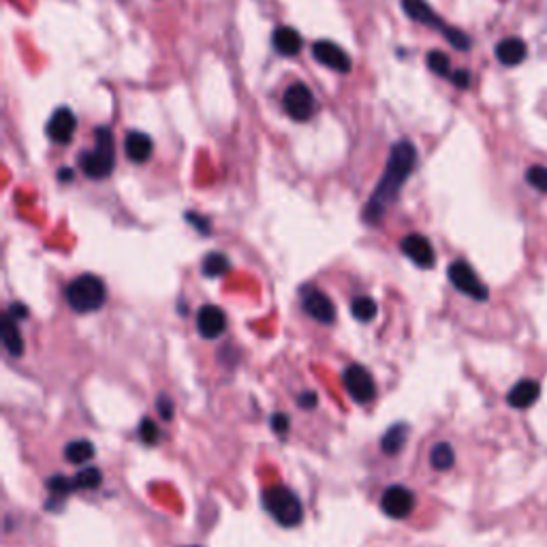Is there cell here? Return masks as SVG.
<instances>
[{"label":"cell","mask_w":547,"mask_h":547,"mask_svg":"<svg viewBox=\"0 0 547 547\" xmlns=\"http://www.w3.org/2000/svg\"><path fill=\"white\" fill-rule=\"evenodd\" d=\"M261 500H264V507L267 514L281 524V526H298V524L304 520L301 500L298 498V494L291 492L289 487L284 486L267 487Z\"/></svg>","instance_id":"4"},{"label":"cell","mask_w":547,"mask_h":547,"mask_svg":"<svg viewBox=\"0 0 547 547\" xmlns=\"http://www.w3.org/2000/svg\"><path fill=\"white\" fill-rule=\"evenodd\" d=\"M351 312H353V317L357 319V321L370 323L372 319L376 317L378 306H376V301H375V300L368 298V295H362V298H355V300H353Z\"/></svg>","instance_id":"24"},{"label":"cell","mask_w":547,"mask_h":547,"mask_svg":"<svg viewBox=\"0 0 547 547\" xmlns=\"http://www.w3.org/2000/svg\"><path fill=\"white\" fill-rule=\"evenodd\" d=\"M400 248H403L406 257H409L417 267H422V270H430V267H434L436 264V253L426 236H419V234L406 236L404 240L400 242Z\"/></svg>","instance_id":"10"},{"label":"cell","mask_w":547,"mask_h":547,"mask_svg":"<svg viewBox=\"0 0 547 547\" xmlns=\"http://www.w3.org/2000/svg\"><path fill=\"white\" fill-rule=\"evenodd\" d=\"M95 148L90 153H84L79 156L81 172L92 180H103L114 172L116 165V148H114V135L107 126H98L95 131Z\"/></svg>","instance_id":"2"},{"label":"cell","mask_w":547,"mask_h":547,"mask_svg":"<svg viewBox=\"0 0 547 547\" xmlns=\"http://www.w3.org/2000/svg\"><path fill=\"white\" fill-rule=\"evenodd\" d=\"M541 395V385L533 378H524V381H517L511 392L507 394V403L514 409H531V406L537 403Z\"/></svg>","instance_id":"15"},{"label":"cell","mask_w":547,"mask_h":547,"mask_svg":"<svg viewBox=\"0 0 547 547\" xmlns=\"http://www.w3.org/2000/svg\"><path fill=\"white\" fill-rule=\"evenodd\" d=\"M139 439H142L145 445L159 443V428H156V423L153 422V419L145 417L144 422L139 423Z\"/></svg>","instance_id":"29"},{"label":"cell","mask_w":547,"mask_h":547,"mask_svg":"<svg viewBox=\"0 0 547 547\" xmlns=\"http://www.w3.org/2000/svg\"><path fill=\"white\" fill-rule=\"evenodd\" d=\"M65 458L71 464H84L95 458V445L90 440H73L65 447Z\"/></svg>","instance_id":"22"},{"label":"cell","mask_w":547,"mask_h":547,"mask_svg":"<svg viewBox=\"0 0 547 547\" xmlns=\"http://www.w3.org/2000/svg\"><path fill=\"white\" fill-rule=\"evenodd\" d=\"M298 404L301 406V409H314V406H317V394H314V392L300 394Z\"/></svg>","instance_id":"33"},{"label":"cell","mask_w":547,"mask_h":547,"mask_svg":"<svg viewBox=\"0 0 547 547\" xmlns=\"http://www.w3.org/2000/svg\"><path fill=\"white\" fill-rule=\"evenodd\" d=\"M75 129H78L75 114L69 107H58L56 112L51 114V118L48 122V137L54 144L67 145V144H71Z\"/></svg>","instance_id":"12"},{"label":"cell","mask_w":547,"mask_h":547,"mask_svg":"<svg viewBox=\"0 0 547 547\" xmlns=\"http://www.w3.org/2000/svg\"><path fill=\"white\" fill-rule=\"evenodd\" d=\"M231 261L227 259V255L223 253H209L206 259H203V276L208 278H218L223 274L229 272Z\"/></svg>","instance_id":"23"},{"label":"cell","mask_w":547,"mask_h":547,"mask_svg":"<svg viewBox=\"0 0 547 547\" xmlns=\"http://www.w3.org/2000/svg\"><path fill=\"white\" fill-rule=\"evenodd\" d=\"M156 409H159V415H161V419H165V422H172L173 413H176V409H173V403L170 398H167V395H159Z\"/></svg>","instance_id":"31"},{"label":"cell","mask_w":547,"mask_h":547,"mask_svg":"<svg viewBox=\"0 0 547 547\" xmlns=\"http://www.w3.org/2000/svg\"><path fill=\"white\" fill-rule=\"evenodd\" d=\"M58 178H60L62 182H67V180H73V172L65 167V170H60V173H58Z\"/></svg>","instance_id":"36"},{"label":"cell","mask_w":547,"mask_h":547,"mask_svg":"<svg viewBox=\"0 0 547 547\" xmlns=\"http://www.w3.org/2000/svg\"><path fill=\"white\" fill-rule=\"evenodd\" d=\"M48 490L58 498H65L67 494L75 492L78 487H75V481L69 479V477L56 475V477H51V479H48Z\"/></svg>","instance_id":"27"},{"label":"cell","mask_w":547,"mask_h":547,"mask_svg":"<svg viewBox=\"0 0 547 547\" xmlns=\"http://www.w3.org/2000/svg\"><path fill=\"white\" fill-rule=\"evenodd\" d=\"M9 317L11 319H26L28 308L24 304H11L9 306Z\"/></svg>","instance_id":"34"},{"label":"cell","mask_w":547,"mask_h":547,"mask_svg":"<svg viewBox=\"0 0 547 547\" xmlns=\"http://www.w3.org/2000/svg\"><path fill=\"white\" fill-rule=\"evenodd\" d=\"M403 9L413 22H419V24H423V26L436 28V31H440L443 34L450 31V26H447L445 22L434 14V9L430 7L426 0H403Z\"/></svg>","instance_id":"14"},{"label":"cell","mask_w":547,"mask_h":547,"mask_svg":"<svg viewBox=\"0 0 547 547\" xmlns=\"http://www.w3.org/2000/svg\"><path fill=\"white\" fill-rule=\"evenodd\" d=\"M154 144L145 133L139 131H131L125 139V153L133 162H145L153 156Z\"/></svg>","instance_id":"17"},{"label":"cell","mask_w":547,"mask_h":547,"mask_svg":"<svg viewBox=\"0 0 547 547\" xmlns=\"http://www.w3.org/2000/svg\"><path fill=\"white\" fill-rule=\"evenodd\" d=\"M447 276H450L453 287H456L459 293L468 295L470 300L487 301V298H490V291H487L486 284L481 283V278L477 276V272L467 261H453L450 270H447Z\"/></svg>","instance_id":"5"},{"label":"cell","mask_w":547,"mask_h":547,"mask_svg":"<svg viewBox=\"0 0 547 547\" xmlns=\"http://www.w3.org/2000/svg\"><path fill=\"white\" fill-rule=\"evenodd\" d=\"M186 220H190V223H193L197 227V229H201V234H209V231H208V220L206 218L195 217V214L190 212V214H186Z\"/></svg>","instance_id":"35"},{"label":"cell","mask_w":547,"mask_h":547,"mask_svg":"<svg viewBox=\"0 0 547 547\" xmlns=\"http://www.w3.org/2000/svg\"><path fill=\"white\" fill-rule=\"evenodd\" d=\"M312 54L321 65L334 69V71L338 73H348L353 67L351 56H348L340 45L331 43V41H317L312 48Z\"/></svg>","instance_id":"11"},{"label":"cell","mask_w":547,"mask_h":547,"mask_svg":"<svg viewBox=\"0 0 547 547\" xmlns=\"http://www.w3.org/2000/svg\"><path fill=\"white\" fill-rule=\"evenodd\" d=\"M451 81L458 86V88H468V86H470V73L464 71V69H459V71L451 73Z\"/></svg>","instance_id":"32"},{"label":"cell","mask_w":547,"mask_h":547,"mask_svg":"<svg viewBox=\"0 0 547 547\" xmlns=\"http://www.w3.org/2000/svg\"><path fill=\"white\" fill-rule=\"evenodd\" d=\"M73 481L78 490H97V487L101 486L103 475L98 473V468H86L79 470V473L73 477Z\"/></svg>","instance_id":"25"},{"label":"cell","mask_w":547,"mask_h":547,"mask_svg":"<svg viewBox=\"0 0 547 547\" xmlns=\"http://www.w3.org/2000/svg\"><path fill=\"white\" fill-rule=\"evenodd\" d=\"M430 464H432L434 470H440V473L450 470L453 464H456V453H453V447L450 443L434 445L432 451H430Z\"/></svg>","instance_id":"21"},{"label":"cell","mask_w":547,"mask_h":547,"mask_svg":"<svg viewBox=\"0 0 547 547\" xmlns=\"http://www.w3.org/2000/svg\"><path fill=\"white\" fill-rule=\"evenodd\" d=\"M197 329L208 340L220 338L227 329V314L214 304L201 306L197 312Z\"/></svg>","instance_id":"13"},{"label":"cell","mask_w":547,"mask_h":547,"mask_svg":"<svg viewBox=\"0 0 547 547\" xmlns=\"http://www.w3.org/2000/svg\"><path fill=\"white\" fill-rule=\"evenodd\" d=\"M526 182L533 186L534 190L547 195V167L543 165H533L531 170L526 172Z\"/></svg>","instance_id":"28"},{"label":"cell","mask_w":547,"mask_h":547,"mask_svg":"<svg viewBox=\"0 0 547 547\" xmlns=\"http://www.w3.org/2000/svg\"><path fill=\"white\" fill-rule=\"evenodd\" d=\"M189 547H197V545H189Z\"/></svg>","instance_id":"37"},{"label":"cell","mask_w":547,"mask_h":547,"mask_svg":"<svg viewBox=\"0 0 547 547\" xmlns=\"http://www.w3.org/2000/svg\"><path fill=\"white\" fill-rule=\"evenodd\" d=\"M274 48L283 56H298L301 50V37L295 28L281 26L274 31Z\"/></svg>","instance_id":"18"},{"label":"cell","mask_w":547,"mask_h":547,"mask_svg":"<svg viewBox=\"0 0 547 547\" xmlns=\"http://www.w3.org/2000/svg\"><path fill=\"white\" fill-rule=\"evenodd\" d=\"M342 385H345L347 394L351 395L357 404H368L376 398V383L364 366H348V368L342 372Z\"/></svg>","instance_id":"6"},{"label":"cell","mask_w":547,"mask_h":547,"mask_svg":"<svg viewBox=\"0 0 547 547\" xmlns=\"http://www.w3.org/2000/svg\"><path fill=\"white\" fill-rule=\"evenodd\" d=\"M428 69L432 73H436V75H440V78H447V75H450L451 78V65H450V58H447L443 51H430L428 54Z\"/></svg>","instance_id":"26"},{"label":"cell","mask_w":547,"mask_h":547,"mask_svg":"<svg viewBox=\"0 0 547 547\" xmlns=\"http://www.w3.org/2000/svg\"><path fill=\"white\" fill-rule=\"evenodd\" d=\"M381 509L394 520H406L415 509V494L404 486H392L383 492Z\"/></svg>","instance_id":"8"},{"label":"cell","mask_w":547,"mask_h":547,"mask_svg":"<svg viewBox=\"0 0 547 547\" xmlns=\"http://www.w3.org/2000/svg\"><path fill=\"white\" fill-rule=\"evenodd\" d=\"M406 439H409V426L406 423H395L385 432L381 440V450L387 453V456H395L404 450Z\"/></svg>","instance_id":"20"},{"label":"cell","mask_w":547,"mask_h":547,"mask_svg":"<svg viewBox=\"0 0 547 547\" xmlns=\"http://www.w3.org/2000/svg\"><path fill=\"white\" fill-rule=\"evenodd\" d=\"M0 336H3V345L9 351V355L20 357V355L24 353V338H22L20 329H17L15 321L9 314L3 319V323H0Z\"/></svg>","instance_id":"19"},{"label":"cell","mask_w":547,"mask_h":547,"mask_svg":"<svg viewBox=\"0 0 547 547\" xmlns=\"http://www.w3.org/2000/svg\"><path fill=\"white\" fill-rule=\"evenodd\" d=\"M283 105H284V112H287L295 122L311 120V116L314 114V97L311 88H308L306 84H301V81L289 86V88L284 90Z\"/></svg>","instance_id":"7"},{"label":"cell","mask_w":547,"mask_h":547,"mask_svg":"<svg viewBox=\"0 0 547 547\" xmlns=\"http://www.w3.org/2000/svg\"><path fill=\"white\" fill-rule=\"evenodd\" d=\"M105 298H107V289H105V283L98 276H95V274L78 276L65 291L67 304L71 306L75 312L81 314L97 312L98 308H103Z\"/></svg>","instance_id":"3"},{"label":"cell","mask_w":547,"mask_h":547,"mask_svg":"<svg viewBox=\"0 0 547 547\" xmlns=\"http://www.w3.org/2000/svg\"><path fill=\"white\" fill-rule=\"evenodd\" d=\"M417 162V150L411 142H398L392 148L389 161L383 172L381 182L376 184L375 193H372L370 201L364 208V220L368 225H378L385 217V209L398 199L400 189H403L406 180L415 170Z\"/></svg>","instance_id":"1"},{"label":"cell","mask_w":547,"mask_h":547,"mask_svg":"<svg viewBox=\"0 0 547 547\" xmlns=\"http://www.w3.org/2000/svg\"><path fill=\"white\" fill-rule=\"evenodd\" d=\"M526 54H528V48L522 39L511 37V39L500 41V43L496 45V58H498L500 65H505V67H517L520 62L526 60Z\"/></svg>","instance_id":"16"},{"label":"cell","mask_w":547,"mask_h":547,"mask_svg":"<svg viewBox=\"0 0 547 547\" xmlns=\"http://www.w3.org/2000/svg\"><path fill=\"white\" fill-rule=\"evenodd\" d=\"M270 426L276 434L284 436L289 432V426H291V419L284 415V413H274L272 419H270Z\"/></svg>","instance_id":"30"},{"label":"cell","mask_w":547,"mask_h":547,"mask_svg":"<svg viewBox=\"0 0 547 547\" xmlns=\"http://www.w3.org/2000/svg\"><path fill=\"white\" fill-rule=\"evenodd\" d=\"M301 306L304 311L311 314L314 321L329 325L334 323L336 319V306L323 291H319L317 287H306L301 289Z\"/></svg>","instance_id":"9"}]
</instances>
